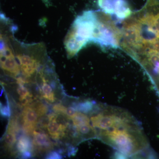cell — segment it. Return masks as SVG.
Wrapping results in <instances>:
<instances>
[{
  "label": "cell",
  "instance_id": "cell-1",
  "mask_svg": "<svg viewBox=\"0 0 159 159\" xmlns=\"http://www.w3.org/2000/svg\"><path fill=\"white\" fill-rule=\"evenodd\" d=\"M140 128L133 120L118 127H111L101 131L98 134L111 145L115 147L122 154L130 156L144 148L145 142Z\"/></svg>",
  "mask_w": 159,
  "mask_h": 159
},
{
  "label": "cell",
  "instance_id": "cell-3",
  "mask_svg": "<svg viewBox=\"0 0 159 159\" xmlns=\"http://www.w3.org/2000/svg\"><path fill=\"white\" fill-rule=\"evenodd\" d=\"M98 4L106 13L115 14L119 19L128 17L131 12L125 0H98Z\"/></svg>",
  "mask_w": 159,
  "mask_h": 159
},
{
  "label": "cell",
  "instance_id": "cell-4",
  "mask_svg": "<svg viewBox=\"0 0 159 159\" xmlns=\"http://www.w3.org/2000/svg\"><path fill=\"white\" fill-rule=\"evenodd\" d=\"M40 117L38 112L33 104L25 106L23 110L22 118L23 129L28 134L33 133L37 125Z\"/></svg>",
  "mask_w": 159,
  "mask_h": 159
},
{
  "label": "cell",
  "instance_id": "cell-7",
  "mask_svg": "<svg viewBox=\"0 0 159 159\" xmlns=\"http://www.w3.org/2000/svg\"><path fill=\"white\" fill-rule=\"evenodd\" d=\"M1 67L12 76L20 74V66L17 63L14 54L7 57H1Z\"/></svg>",
  "mask_w": 159,
  "mask_h": 159
},
{
  "label": "cell",
  "instance_id": "cell-16",
  "mask_svg": "<svg viewBox=\"0 0 159 159\" xmlns=\"http://www.w3.org/2000/svg\"><path fill=\"white\" fill-rule=\"evenodd\" d=\"M47 159H58L62 158V157L56 152H51L47 156Z\"/></svg>",
  "mask_w": 159,
  "mask_h": 159
},
{
  "label": "cell",
  "instance_id": "cell-14",
  "mask_svg": "<svg viewBox=\"0 0 159 159\" xmlns=\"http://www.w3.org/2000/svg\"><path fill=\"white\" fill-rule=\"evenodd\" d=\"M17 93L20 96V101L26 99L28 97H32V95L29 93L28 90L24 85H19L17 89Z\"/></svg>",
  "mask_w": 159,
  "mask_h": 159
},
{
  "label": "cell",
  "instance_id": "cell-8",
  "mask_svg": "<svg viewBox=\"0 0 159 159\" xmlns=\"http://www.w3.org/2000/svg\"><path fill=\"white\" fill-rule=\"evenodd\" d=\"M33 144L40 150H48L53 148V145L48 135L44 133L34 130Z\"/></svg>",
  "mask_w": 159,
  "mask_h": 159
},
{
  "label": "cell",
  "instance_id": "cell-15",
  "mask_svg": "<svg viewBox=\"0 0 159 159\" xmlns=\"http://www.w3.org/2000/svg\"><path fill=\"white\" fill-rule=\"evenodd\" d=\"M1 112L4 116L9 117L10 115V111L9 106H1Z\"/></svg>",
  "mask_w": 159,
  "mask_h": 159
},
{
  "label": "cell",
  "instance_id": "cell-9",
  "mask_svg": "<svg viewBox=\"0 0 159 159\" xmlns=\"http://www.w3.org/2000/svg\"><path fill=\"white\" fill-rule=\"evenodd\" d=\"M42 79L43 80V84L42 86V93L43 97L44 98L49 101V102H53L55 101V96L54 92L52 90L51 86L49 85L47 83L45 77L43 76V74H41Z\"/></svg>",
  "mask_w": 159,
  "mask_h": 159
},
{
  "label": "cell",
  "instance_id": "cell-12",
  "mask_svg": "<svg viewBox=\"0 0 159 159\" xmlns=\"http://www.w3.org/2000/svg\"><path fill=\"white\" fill-rule=\"evenodd\" d=\"M16 146L18 150L21 153L31 150L32 147L29 138L23 136L20 137L19 139Z\"/></svg>",
  "mask_w": 159,
  "mask_h": 159
},
{
  "label": "cell",
  "instance_id": "cell-10",
  "mask_svg": "<svg viewBox=\"0 0 159 159\" xmlns=\"http://www.w3.org/2000/svg\"><path fill=\"white\" fill-rule=\"evenodd\" d=\"M85 114L77 111L74 116L71 119L73 121L74 126L78 127L81 125L90 124L91 120Z\"/></svg>",
  "mask_w": 159,
  "mask_h": 159
},
{
  "label": "cell",
  "instance_id": "cell-6",
  "mask_svg": "<svg viewBox=\"0 0 159 159\" xmlns=\"http://www.w3.org/2000/svg\"><path fill=\"white\" fill-rule=\"evenodd\" d=\"M57 114L51 113L48 116L49 121L47 125V129L51 138L54 140H58L64 135L68 125V124H63L57 122Z\"/></svg>",
  "mask_w": 159,
  "mask_h": 159
},
{
  "label": "cell",
  "instance_id": "cell-2",
  "mask_svg": "<svg viewBox=\"0 0 159 159\" xmlns=\"http://www.w3.org/2000/svg\"><path fill=\"white\" fill-rule=\"evenodd\" d=\"M97 20V13L92 11H85L75 20L65 40L69 58L77 54L89 42L92 41Z\"/></svg>",
  "mask_w": 159,
  "mask_h": 159
},
{
  "label": "cell",
  "instance_id": "cell-5",
  "mask_svg": "<svg viewBox=\"0 0 159 159\" xmlns=\"http://www.w3.org/2000/svg\"><path fill=\"white\" fill-rule=\"evenodd\" d=\"M16 57L19 61L22 72L25 77H30L35 71L41 70L39 61L33 56L28 54H19Z\"/></svg>",
  "mask_w": 159,
  "mask_h": 159
},
{
  "label": "cell",
  "instance_id": "cell-17",
  "mask_svg": "<svg viewBox=\"0 0 159 159\" xmlns=\"http://www.w3.org/2000/svg\"><path fill=\"white\" fill-rule=\"evenodd\" d=\"M31 153L30 152V151L25 152L22 153V157L24 158H26L30 157H31Z\"/></svg>",
  "mask_w": 159,
  "mask_h": 159
},
{
  "label": "cell",
  "instance_id": "cell-11",
  "mask_svg": "<svg viewBox=\"0 0 159 159\" xmlns=\"http://www.w3.org/2000/svg\"><path fill=\"white\" fill-rule=\"evenodd\" d=\"M16 132L11 127H8V131L4 137L6 147L8 148H11L16 142Z\"/></svg>",
  "mask_w": 159,
  "mask_h": 159
},
{
  "label": "cell",
  "instance_id": "cell-13",
  "mask_svg": "<svg viewBox=\"0 0 159 159\" xmlns=\"http://www.w3.org/2000/svg\"><path fill=\"white\" fill-rule=\"evenodd\" d=\"M94 103L90 101H85L73 104V107L78 111L84 113L90 112L93 108Z\"/></svg>",
  "mask_w": 159,
  "mask_h": 159
}]
</instances>
